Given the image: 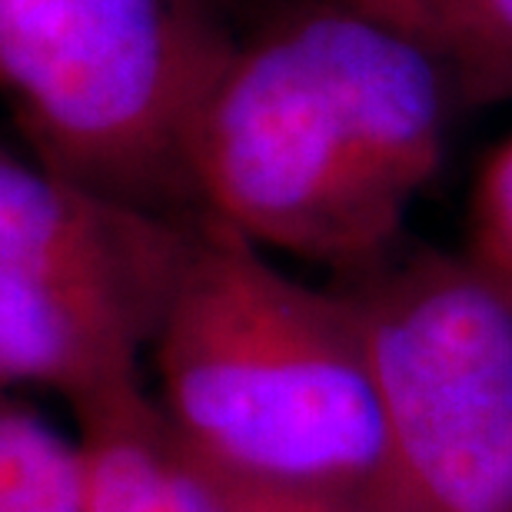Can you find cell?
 I'll return each instance as SVG.
<instances>
[{
  "mask_svg": "<svg viewBox=\"0 0 512 512\" xmlns=\"http://www.w3.org/2000/svg\"><path fill=\"white\" fill-rule=\"evenodd\" d=\"M197 466L207 476L213 496L220 503V512H373L366 506V499L336 493V489L266 483V479L227 473V469H217L203 463V459H197Z\"/></svg>",
  "mask_w": 512,
  "mask_h": 512,
  "instance_id": "10",
  "label": "cell"
},
{
  "mask_svg": "<svg viewBox=\"0 0 512 512\" xmlns=\"http://www.w3.org/2000/svg\"><path fill=\"white\" fill-rule=\"evenodd\" d=\"M466 253L512 296V137L479 173Z\"/></svg>",
  "mask_w": 512,
  "mask_h": 512,
  "instance_id": "9",
  "label": "cell"
},
{
  "mask_svg": "<svg viewBox=\"0 0 512 512\" xmlns=\"http://www.w3.org/2000/svg\"><path fill=\"white\" fill-rule=\"evenodd\" d=\"M157 403L203 463L370 503L380 403L350 306L200 213L157 323Z\"/></svg>",
  "mask_w": 512,
  "mask_h": 512,
  "instance_id": "2",
  "label": "cell"
},
{
  "mask_svg": "<svg viewBox=\"0 0 512 512\" xmlns=\"http://www.w3.org/2000/svg\"><path fill=\"white\" fill-rule=\"evenodd\" d=\"M383 426L373 512H512V296L469 253L399 237L333 273Z\"/></svg>",
  "mask_w": 512,
  "mask_h": 512,
  "instance_id": "4",
  "label": "cell"
},
{
  "mask_svg": "<svg viewBox=\"0 0 512 512\" xmlns=\"http://www.w3.org/2000/svg\"><path fill=\"white\" fill-rule=\"evenodd\" d=\"M443 64L459 107L512 100V0H356Z\"/></svg>",
  "mask_w": 512,
  "mask_h": 512,
  "instance_id": "7",
  "label": "cell"
},
{
  "mask_svg": "<svg viewBox=\"0 0 512 512\" xmlns=\"http://www.w3.org/2000/svg\"><path fill=\"white\" fill-rule=\"evenodd\" d=\"M80 512H220L217 496L150 393L77 416Z\"/></svg>",
  "mask_w": 512,
  "mask_h": 512,
  "instance_id": "6",
  "label": "cell"
},
{
  "mask_svg": "<svg viewBox=\"0 0 512 512\" xmlns=\"http://www.w3.org/2000/svg\"><path fill=\"white\" fill-rule=\"evenodd\" d=\"M459 107L443 64L356 0H293L233 50L193 137L200 213L330 266L406 237Z\"/></svg>",
  "mask_w": 512,
  "mask_h": 512,
  "instance_id": "1",
  "label": "cell"
},
{
  "mask_svg": "<svg viewBox=\"0 0 512 512\" xmlns=\"http://www.w3.org/2000/svg\"><path fill=\"white\" fill-rule=\"evenodd\" d=\"M84 453L44 416L0 393V512H80Z\"/></svg>",
  "mask_w": 512,
  "mask_h": 512,
  "instance_id": "8",
  "label": "cell"
},
{
  "mask_svg": "<svg viewBox=\"0 0 512 512\" xmlns=\"http://www.w3.org/2000/svg\"><path fill=\"white\" fill-rule=\"evenodd\" d=\"M193 220L120 207L0 143V270L110 300L153 333L187 260ZM153 343V340H150Z\"/></svg>",
  "mask_w": 512,
  "mask_h": 512,
  "instance_id": "5",
  "label": "cell"
},
{
  "mask_svg": "<svg viewBox=\"0 0 512 512\" xmlns=\"http://www.w3.org/2000/svg\"><path fill=\"white\" fill-rule=\"evenodd\" d=\"M233 40L213 0H0V100L40 167L193 220V137Z\"/></svg>",
  "mask_w": 512,
  "mask_h": 512,
  "instance_id": "3",
  "label": "cell"
}]
</instances>
